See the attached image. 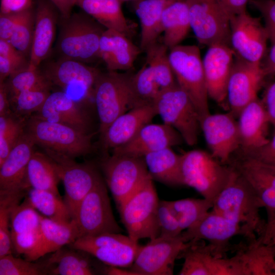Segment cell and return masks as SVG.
Returning <instances> with one entry per match:
<instances>
[{
	"label": "cell",
	"instance_id": "6da1fadb",
	"mask_svg": "<svg viewBox=\"0 0 275 275\" xmlns=\"http://www.w3.org/2000/svg\"><path fill=\"white\" fill-rule=\"evenodd\" d=\"M231 167L230 179L214 200L211 210L259 236L267 223L259 213L263 204L248 181Z\"/></svg>",
	"mask_w": 275,
	"mask_h": 275
},
{
	"label": "cell",
	"instance_id": "7a4b0ae2",
	"mask_svg": "<svg viewBox=\"0 0 275 275\" xmlns=\"http://www.w3.org/2000/svg\"><path fill=\"white\" fill-rule=\"evenodd\" d=\"M57 49L60 57L84 63L99 58L101 37L106 29L88 14H71L67 18L61 17Z\"/></svg>",
	"mask_w": 275,
	"mask_h": 275
},
{
	"label": "cell",
	"instance_id": "3957f363",
	"mask_svg": "<svg viewBox=\"0 0 275 275\" xmlns=\"http://www.w3.org/2000/svg\"><path fill=\"white\" fill-rule=\"evenodd\" d=\"M232 167L207 152L195 149L181 155V173L184 185L195 189L203 198L214 202L227 184Z\"/></svg>",
	"mask_w": 275,
	"mask_h": 275
},
{
	"label": "cell",
	"instance_id": "277c9868",
	"mask_svg": "<svg viewBox=\"0 0 275 275\" xmlns=\"http://www.w3.org/2000/svg\"><path fill=\"white\" fill-rule=\"evenodd\" d=\"M25 133L36 145L74 158L91 153L92 133L34 115L26 121Z\"/></svg>",
	"mask_w": 275,
	"mask_h": 275
},
{
	"label": "cell",
	"instance_id": "5b68a950",
	"mask_svg": "<svg viewBox=\"0 0 275 275\" xmlns=\"http://www.w3.org/2000/svg\"><path fill=\"white\" fill-rule=\"evenodd\" d=\"M170 49L169 58L176 82L194 104L201 123L210 113L200 49L196 45L180 44Z\"/></svg>",
	"mask_w": 275,
	"mask_h": 275
},
{
	"label": "cell",
	"instance_id": "8992f818",
	"mask_svg": "<svg viewBox=\"0 0 275 275\" xmlns=\"http://www.w3.org/2000/svg\"><path fill=\"white\" fill-rule=\"evenodd\" d=\"M159 199L152 178L147 180L118 209L128 236L138 242L159 236L157 221Z\"/></svg>",
	"mask_w": 275,
	"mask_h": 275
},
{
	"label": "cell",
	"instance_id": "52a82bcc",
	"mask_svg": "<svg viewBox=\"0 0 275 275\" xmlns=\"http://www.w3.org/2000/svg\"><path fill=\"white\" fill-rule=\"evenodd\" d=\"M154 106L163 123L176 130L187 145L197 143L201 129L199 114L188 95L177 84L160 90Z\"/></svg>",
	"mask_w": 275,
	"mask_h": 275
},
{
	"label": "cell",
	"instance_id": "ba28073f",
	"mask_svg": "<svg viewBox=\"0 0 275 275\" xmlns=\"http://www.w3.org/2000/svg\"><path fill=\"white\" fill-rule=\"evenodd\" d=\"M100 167L118 209L152 178L141 157L112 153L102 158Z\"/></svg>",
	"mask_w": 275,
	"mask_h": 275
},
{
	"label": "cell",
	"instance_id": "9c48e42d",
	"mask_svg": "<svg viewBox=\"0 0 275 275\" xmlns=\"http://www.w3.org/2000/svg\"><path fill=\"white\" fill-rule=\"evenodd\" d=\"M51 85L61 88L71 98L85 104L94 98V87L101 72L78 61L60 57L42 70Z\"/></svg>",
	"mask_w": 275,
	"mask_h": 275
},
{
	"label": "cell",
	"instance_id": "30bf717a",
	"mask_svg": "<svg viewBox=\"0 0 275 275\" xmlns=\"http://www.w3.org/2000/svg\"><path fill=\"white\" fill-rule=\"evenodd\" d=\"M131 76L116 71L100 73L95 85L93 99L100 136L117 118L130 109Z\"/></svg>",
	"mask_w": 275,
	"mask_h": 275
},
{
	"label": "cell",
	"instance_id": "8fae6325",
	"mask_svg": "<svg viewBox=\"0 0 275 275\" xmlns=\"http://www.w3.org/2000/svg\"><path fill=\"white\" fill-rule=\"evenodd\" d=\"M73 219L77 225L79 237L123 231L115 218L102 178L81 201Z\"/></svg>",
	"mask_w": 275,
	"mask_h": 275
},
{
	"label": "cell",
	"instance_id": "7c38bea8",
	"mask_svg": "<svg viewBox=\"0 0 275 275\" xmlns=\"http://www.w3.org/2000/svg\"><path fill=\"white\" fill-rule=\"evenodd\" d=\"M181 235L185 242L207 241L213 255L217 257H226L228 252H234L235 244L230 242L233 237L238 235L245 238L256 237V234L244 226L211 209L195 225L183 231Z\"/></svg>",
	"mask_w": 275,
	"mask_h": 275
},
{
	"label": "cell",
	"instance_id": "4fadbf2b",
	"mask_svg": "<svg viewBox=\"0 0 275 275\" xmlns=\"http://www.w3.org/2000/svg\"><path fill=\"white\" fill-rule=\"evenodd\" d=\"M69 245L95 257L108 266L123 268L132 265L141 246L121 233L80 237Z\"/></svg>",
	"mask_w": 275,
	"mask_h": 275
},
{
	"label": "cell",
	"instance_id": "5bb4252c",
	"mask_svg": "<svg viewBox=\"0 0 275 275\" xmlns=\"http://www.w3.org/2000/svg\"><path fill=\"white\" fill-rule=\"evenodd\" d=\"M192 29L199 43L230 45V17L217 0H185Z\"/></svg>",
	"mask_w": 275,
	"mask_h": 275
},
{
	"label": "cell",
	"instance_id": "9a60e30c",
	"mask_svg": "<svg viewBox=\"0 0 275 275\" xmlns=\"http://www.w3.org/2000/svg\"><path fill=\"white\" fill-rule=\"evenodd\" d=\"M44 151L56 163L65 188L64 201L73 219L81 201L102 178L90 163H78L74 158L51 150Z\"/></svg>",
	"mask_w": 275,
	"mask_h": 275
},
{
	"label": "cell",
	"instance_id": "2e32d148",
	"mask_svg": "<svg viewBox=\"0 0 275 275\" xmlns=\"http://www.w3.org/2000/svg\"><path fill=\"white\" fill-rule=\"evenodd\" d=\"M190 241L181 235L175 237L158 236L141 245L129 270L134 275H172L175 260Z\"/></svg>",
	"mask_w": 275,
	"mask_h": 275
},
{
	"label": "cell",
	"instance_id": "e0dca14e",
	"mask_svg": "<svg viewBox=\"0 0 275 275\" xmlns=\"http://www.w3.org/2000/svg\"><path fill=\"white\" fill-rule=\"evenodd\" d=\"M230 45L235 56L249 62L261 63L269 38L260 19L245 11L230 18Z\"/></svg>",
	"mask_w": 275,
	"mask_h": 275
},
{
	"label": "cell",
	"instance_id": "ac0fdd59",
	"mask_svg": "<svg viewBox=\"0 0 275 275\" xmlns=\"http://www.w3.org/2000/svg\"><path fill=\"white\" fill-rule=\"evenodd\" d=\"M266 75L261 63L247 62L236 57L227 86L228 108L234 117L257 99Z\"/></svg>",
	"mask_w": 275,
	"mask_h": 275
},
{
	"label": "cell",
	"instance_id": "d6986e66",
	"mask_svg": "<svg viewBox=\"0 0 275 275\" xmlns=\"http://www.w3.org/2000/svg\"><path fill=\"white\" fill-rule=\"evenodd\" d=\"M234 117L230 112L209 114L200 123L211 154L224 164L228 163L240 147L237 121Z\"/></svg>",
	"mask_w": 275,
	"mask_h": 275
},
{
	"label": "cell",
	"instance_id": "ffe728a7",
	"mask_svg": "<svg viewBox=\"0 0 275 275\" xmlns=\"http://www.w3.org/2000/svg\"><path fill=\"white\" fill-rule=\"evenodd\" d=\"M234 56L229 45L217 43L208 46L202 59L208 96L224 107H228L227 86Z\"/></svg>",
	"mask_w": 275,
	"mask_h": 275
},
{
	"label": "cell",
	"instance_id": "44dd1931",
	"mask_svg": "<svg viewBox=\"0 0 275 275\" xmlns=\"http://www.w3.org/2000/svg\"><path fill=\"white\" fill-rule=\"evenodd\" d=\"M36 144L24 132L0 164V196L25 195L30 188L26 176Z\"/></svg>",
	"mask_w": 275,
	"mask_h": 275
},
{
	"label": "cell",
	"instance_id": "7402d4cb",
	"mask_svg": "<svg viewBox=\"0 0 275 275\" xmlns=\"http://www.w3.org/2000/svg\"><path fill=\"white\" fill-rule=\"evenodd\" d=\"M84 104L63 91H56L50 94L40 110L32 115L91 133V118Z\"/></svg>",
	"mask_w": 275,
	"mask_h": 275
},
{
	"label": "cell",
	"instance_id": "603a6c76",
	"mask_svg": "<svg viewBox=\"0 0 275 275\" xmlns=\"http://www.w3.org/2000/svg\"><path fill=\"white\" fill-rule=\"evenodd\" d=\"M179 132L164 123H148L126 144L115 148L112 153L143 157L145 155L181 143Z\"/></svg>",
	"mask_w": 275,
	"mask_h": 275
},
{
	"label": "cell",
	"instance_id": "cb8c5ba5",
	"mask_svg": "<svg viewBox=\"0 0 275 275\" xmlns=\"http://www.w3.org/2000/svg\"><path fill=\"white\" fill-rule=\"evenodd\" d=\"M56 9L50 0H37L34 37L29 59L30 68H39L50 53L58 21Z\"/></svg>",
	"mask_w": 275,
	"mask_h": 275
},
{
	"label": "cell",
	"instance_id": "d4e9b609",
	"mask_svg": "<svg viewBox=\"0 0 275 275\" xmlns=\"http://www.w3.org/2000/svg\"><path fill=\"white\" fill-rule=\"evenodd\" d=\"M237 117L241 153H246L266 145L269 119L262 101L258 98L243 107Z\"/></svg>",
	"mask_w": 275,
	"mask_h": 275
},
{
	"label": "cell",
	"instance_id": "484cf974",
	"mask_svg": "<svg viewBox=\"0 0 275 275\" xmlns=\"http://www.w3.org/2000/svg\"><path fill=\"white\" fill-rule=\"evenodd\" d=\"M156 115L154 105L133 108L121 115L100 136L103 149H113L126 144Z\"/></svg>",
	"mask_w": 275,
	"mask_h": 275
},
{
	"label": "cell",
	"instance_id": "4316f807",
	"mask_svg": "<svg viewBox=\"0 0 275 275\" xmlns=\"http://www.w3.org/2000/svg\"><path fill=\"white\" fill-rule=\"evenodd\" d=\"M79 237V232L74 219L68 222L56 221L41 214L37 243L25 257L33 261L69 245Z\"/></svg>",
	"mask_w": 275,
	"mask_h": 275
},
{
	"label": "cell",
	"instance_id": "83f0119b",
	"mask_svg": "<svg viewBox=\"0 0 275 275\" xmlns=\"http://www.w3.org/2000/svg\"><path fill=\"white\" fill-rule=\"evenodd\" d=\"M140 51L127 36L114 30L105 29L100 40L99 59L109 71L129 70Z\"/></svg>",
	"mask_w": 275,
	"mask_h": 275
},
{
	"label": "cell",
	"instance_id": "f1b7e54d",
	"mask_svg": "<svg viewBox=\"0 0 275 275\" xmlns=\"http://www.w3.org/2000/svg\"><path fill=\"white\" fill-rule=\"evenodd\" d=\"M235 245L234 252L245 275H275V247L260 241L257 236Z\"/></svg>",
	"mask_w": 275,
	"mask_h": 275
},
{
	"label": "cell",
	"instance_id": "f546056e",
	"mask_svg": "<svg viewBox=\"0 0 275 275\" xmlns=\"http://www.w3.org/2000/svg\"><path fill=\"white\" fill-rule=\"evenodd\" d=\"M122 3L120 0H75V5L106 29L114 30L128 36L131 26L123 13Z\"/></svg>",
	"mask_w": 275,
	"mask_h": 275
},
{
	"label": "cell",
	"instance_id": "4dcf8cb0",
	"mask_svg": "<svg viewBox=\"0 0 275 275\" xmlns=\"http://www.w3.org/2000/svg\"><path fill=\"white\" fill-rule=\"evenodd\" d=\"M175 0H139L134 2V10L140 20L141 48L146 51L157 41L162 33V16L166 7Z\"/></svg>",
	"mask_w": 275,
	"mask_h": 275
},
{
	"label": "cell",
	"instance_id": "1f68e13d",
	"mask_svg": "<svg viewBox=\"0 0 275 275\" xmlns=\"http://www.w3.org/2000/svg\"><path fill=\"white\" fill-rule=\"evenodd\" d=\"M143 158L153 180L171 186L184 185L181 173V155L171 148L148 153Z\"/></svg>",
	"mask_w": 275,
	"mask_h": 275
},
{
	"label": "cell",
	"instance_id": "d6a6232c",
	"mask_svg": "<svg viewBox=\"0 0 275 275\" xmlns=\"http://www.w3.org/2000/svg\"><path fill=\"white\" fill-rule=\"evenodd\" d=\"M63 248L53 252L44 262L47 273L52 275H93L97 274L88 254Z\"/></svg>",
	"mask_w": 275,
	"mask_h": 275
},
{
	"label": "cell",
	"instance_id": "836d02e7",
	"mask_svg": "<svg viewBox=\"0 0 275 275\" xmlns=\"http://www.w3.org/2000/svg\"><path fill=\"white\" fill-rule=\"evenodd\" d=\"M190 29L185 0H175L169 4L162 16L163 43L169 49L179 45Z\"/></svg>",
	"mask_w": 275,
	"mask_h": 275
},
{
	"label": "cell",
	"instance_id": "e575fe53",
	"mask_svg": "<svg viewBox=\"0 0 275 275\" xmlns=\"http://www.w3.org/2000/svg\"><path fill=\"white\" fill-rule=\"evenodd\" d=\"M26 176L30 188L60 195L58 184L61 180L56 163L45 152L34 151L28 165Z\"/></svg>",
	"mask_w": 275,
	"mask_h": 275
},
{
	"label": "cell",
	"instance_id": "d590c367",
	"mask_svg": "<svg viewBox=\"0 0 275 275\" xmlns=\"http://www.w3.org/2000/svg\"><path fill=\"white\" fill-rule=\"evenodd\" d=\"M25 199L42 215L61 222L72 219L70 212L61 196L51 191L29 188Z\"/></svg>",
	"mask_w": 275,
	"mask_h": 275
},
{
	"label": "cell",
	"instance_id": "8d00e7d4",
	"mask_svg": "<svg viewBox=\"0 0 275 275\" xmlns=\"http://www.w3.org/2000/svg\"><path fill=\"white\" fill-rule=\"evenodd\" d=\"M160 89L148 64L131 75L130 82V109L154 105Z\"/></svg>",
	"mask_w": 275,
	"mask_h": 275
},
{
	"label": "cell",
	"instance_id": "74e56055",
	"mask_svg": "<svg viewBox=\"0 0 275 275\" xmlns=\"http://www.w3.org/2000/svg\"><path fill=\"white\" fill-rule=\"evenodd\" d=\"M189 241V244L181 251L178 257V259H184L178 274L211 275L210 264L214 255L210 247L204 240Z\"/></svg>",
	"mask_w": 275,
	"mask_h": 275
},
{
	"label": "cell",
	"instance_id": "f35d334b",
	"mask_svg": "<svg viewBox=\"0 0 275 275\" xmlns=\"http://www.w3.org/2000/svg\"><path fill=\"white\" fill-rule=\"evenodd\" d=\"M183 231L193 226L211 209L213 202L203 199L185 198L167 201Z\"/></svg>",
	"mask_w": 275,
	"mask_h": 275
},
{
	"label": "cell",
	"instance_id": "ab89813d",
	"mask_svg": "<svg viewBox=\"0 0 275 275\" xmlns=\"http://www.w3.org/2000/svg\"><path fill=\"white\" fill-rule=\"evenodd\" d=\"M168 49L163 43L157 41L145 51L146 63L151 70L160 90L177 84L167 53Z\"/></svg>",
	"mask_w": 275,
	"mask_h": 275
},
{
	"label": "cell",
	"instance_id": "60d3db41",
	"mask_svg": "<svg viewBox=\"0 0 275 275\" xmlns=\"http://www.w3.org/2000/svg\"><path fill=\"white\" fill-rule=\"evenodd\" d=\"M28 118L13 112L0 116V164L24 134Z\"/></svg>",
	"mask_w": 275,
	"mask_h": 275
},
{
	"label": "cell",
	"instance_id": "b9f144b4",
	"mask_svg": "<svg viewBox=\"0 0 275 275\" xmlns=\"http://www.w3.org/2000/svg\"><path fill=\"white\" fill-rule=\"evenodd\" d=\"M228 164L242 176L257 179L275 190V166L241 154Z\"/></svg>",
	"mask_w": 275,
	"mask_h": 275
},
{
	"label": "cell",
	"instance_id": "7bdbcfd3",
	"mask_svg": "<svg viewBox=\"0 0 275 275\" xmlns=\"http://www.w3.org/2000/svg\"><path fill=\"white\" fill-rule=\"evenodd\" d=\"M11 101L20 93L44 86H52L39 68L22 69L11 75L5 80Z\"/></svg>",
	"mask_w": 275,
	"mask_h": 275
},
{
	"label": "cell",
	"instance_id": "ee69618b",
	"mask_svg": "<svg viewBox=\"0 0 275 275\" xmlns=\"http://www.w3.org/2000/svg\"><path fill=\"white\" fill-rule=\"evenodd\" d=\"M51 86H44L20 93L11 101L12 112L16 115L29 118L40 110L51 93Z\"/></svg>",
	"mask_w": 275,
	"mask_h": 275
},
{
	"label": "cell",
	"instance_id": "f6af8a7d",
	"mask_svg": "<svg viewBox=\"0 0 275 275\" xmlns=\"http://www.w3.org/2000/svg\"><path fill=\"white\" fill-rule=\"evenodd\" d=\"M41 214L24 199L12 209L10 215L11 235L39 230Z\"/></svg>",
	"mask_w": 275,
	"mask_h": 275
},
{
	"label": "cell",
	"instance_id": "bcb514c9",
	"mask_svg": "<svg viewBox=\"0 0 275 275\" xmlns=\"http://www.w3.org/2000/svg\"><path fill=\"white\" fill-rule=\"evenodd\" d=\"M35 23V9L25 11L10 39V42L27 58L30 56Z\"/></svg>",
	"mask_w": 275,
	"mask_h": 275
},
{
	"label": "cell",
	"instance_id": "7dc6e473",
	"mask_svg": "<svg viewBox=\"0 0 275 275\" xmlns=\"http://www.w3.org/2000/svg\"><path fill=\"white\" fill-rule=\"evenodd\" d=\"M23 195L0 196V257L13 251L10 228L12 209Z\"/></svg>",
	"mask_w": 275,
	"mask_h": 275
},
{
	"label": "cell",
	"instance_id": "c3c4849f",
	"mask_svg": "<svg viewBox=\"0 0 275 275\" xmlns=\"http://www.w3.org/2000/svg\"><path fill=\"white\" fill-rule=\"evenodd\" d=\"M48 274L44 263H34L10 254L0 257V275Z\"/></svg>",
	"mask_w": 275,
	"mask_h": 275
},
{
	"label": "cell",
	"instance_id": "681fc988",
	"mask_svg": "<svg viewBox=\"0 0 275 275\" xmlns=\"http://www.w3.org/2000/svg\"><path fill=\"white\" fill-rule=\"evenodd\" d=\"M157 221L160 230L159 236L175 237L183 232L167 201H159Z\"/></svg>",
	"mask_w": 275,
	"mask_h": 275
},
{
	"label": "cell",
	"instance_id": "f907efd6",
	"mask_svg": "<svg viewBox=\"0 0 275 275\" xmlns=\"http://www.w3.org/2000/svg\"><path fill=\"white\" fill-rule=\"evenodd\" d=\"M261 14L271 43L275 42V0H250Z\"/></svg>",
	"mask_w": 275,
	"mask_h": 275
},
{
	"label": "cell",
	"instance_id": "816d5d0a",
	"mask_svg": "<svg viewBox=\"0 0 275 275\" xmlns=\"http://www.w3.org/2000/svg\"><path fill=\"white\" fill-rule=\"evenodd\" d=\"M39 230L11 235L13 251L18 254H23L25 257L35 246Z\"/></svg>",
	"mask_w": 275,
	"mask_h": 275
},
{
	"label": "cell",
	"instance_id": "f5cc1de1",
	"mask_svg": "<svg viewBox=\"0 0 275 275\" xmlns=\"http://www.w3.org/2000/svg\"><path fill=\"white\" fill-rule=\"evenodd\" d=\"M25 11L20 12L0 13V39L9 40Z\"/></svg>",
	"mask_w": 275,
	"mask_h": 275
},
{
	"label": "cell",
	"instance_id": "db71d44e",
	"mask_svg": "<svg viewBox=\"0 0 275 275\" xmlns=\"http://www.w3.org/2000/svg\"><path fill=\"white\" fill-rule=\"evenodd\" d=\"M29 65V60L12 59L0 56V82Z\"/></svg>",
	"mask_w": 275,
	"mask_h": 275
},
{
	"label": "cell",
	"instance_id": "11a10c76",
	"mask_svg": "<svg viewBox=\"0 0 275 275\" xmlns=\"http://www.w3.org/2000/svg\"><path fill=\"white\" fill-rule=\"evenodd\" d=\"M241 154L275 166V131L266 145L258 149Z\"/></svg>",
	"mask_w": 275,
	"mask_h": 275
},
{
	"label": "cell",
	"instance_id": "9f6ffc18",
	"mask_svg": "<svg viewBox=\"0 0 275 275\" xmlns=\"http://www.w3.org/2000/svg\"><path fill=\"white\" fill-rule=\"evenodd\" d=\"M263 103L266 111L269 123L271 124L275 131V81L270 84L267 88Z\"/></svg>",
	"mask_w": 275,
	"mask_h": 275
},
{
	"label": "cell",
	"instance_id": "6f0895ef",
	"mask_svg": "<svg viewBox=\"0 0 275 275\" xmlns=\"http://www.w3.org/2000/svg\"><path fill=\"white\" fill-rule=\"evenodd\" d=\"M32 0H1V13L20 12L32 7Z\"/></svg>",
	"mask_w": 275,
	"mask_h": 275
},
{
	"label": "cell",
	"instance_id": "680465c9",
	"mask_svg": "<svg viewBox=\"0 0 275 275\" xmlns=\"http://www.w3.org/2000/svg\"><path fill=\"white\" fill-rule=\"evenodd\" d=\"M230 18L246 11V6L250 0H217Z\"/></svg>",
	"mask_w": 275,
	"mask_h": 275
},
{
	"label": "cell",
	"instance_id": "91938a15",
	"mask_svg": "<svg viewBox=\"0 0 275 275\" xmlns=\"http://www.w3.org/2000/svg\"><path fill=\"white\" fill-rule=\"evenodd\" d=\"M0 56L15 60H28L9 40L0 39Z\"/></svg>",
	"mask_w": 275,
	"mask_h": 275
},
{
	"label": "cell",
	"instance_id": "94428289",
	"mask_svg": "<svg viewBox=\"0 0 275 275\" xmlns=\"http://www.w3.org/2000/svg\"><path fill=\"white\" fill-rule=\"evenodd\" d=\"M257 238L262 243L275 247V219L266 223L263 232Z\"/></svg>",
	"mask_w": 275,
	"mask_h": 275
},
{
	"label": "cell",
	"instance_id": "6125c7cd",
	"mask_svg": "<svg viewBox=\"0 0 275 275\" xmlns=\"http://www.w3.org/2000/svg\"><path fill=\"white\" fill-rule=\"evenodd\" d=\"M12 112L9 91L5 81L0 82V116Z\"/></svg>",
	"mask_w": 275,
	"mask_h": 275
},
{
	"label": "cell",
	"instance_id": "be15d7a7",
	"mask_svg": "<svg viewBox=\"0 0 275 275\" xmlns=\"http://www.w3.org/2000/svg\"><path fill=\"white\" fill-rule=\"evenodd\" d=\"M57 8L61 17L67 18L71 15V10L75 5V0H50Z\"/></svg>",
	"mask_w": 275,
	"mask_h": 275
},
{
	"label": "cell",
	"instance_id": "e7e4bbea",
	"mask_svg": "<svg viewBox=\"0 0 275 275\" xmlns=\"http://www.w3.org/2000/svg\"><path fill=\"white\" fill-rule=\"evenodd\" d=\"M262 67L266 75L271 74L275 76V42L271 43L264 65Z\"/></svg>",
	"mask_w": 275,
	"mask_h": 275
},
{
	"label": "cell",
	"instance_id": "03108f58",
	"mask_svg": "<svg viewBox=\"0 0 275 275\" xmlns=\"http://www.w3.org/2000/svg\"><path fill=\"white\" fill-rule=\"evenodd\" d=\"M122 3L124 2H127V1H132V2H136V1H138L139 0H120Z\"/></svg>",
	"mask_w": 275,
	"mask_h": 275
}]
</instances>
